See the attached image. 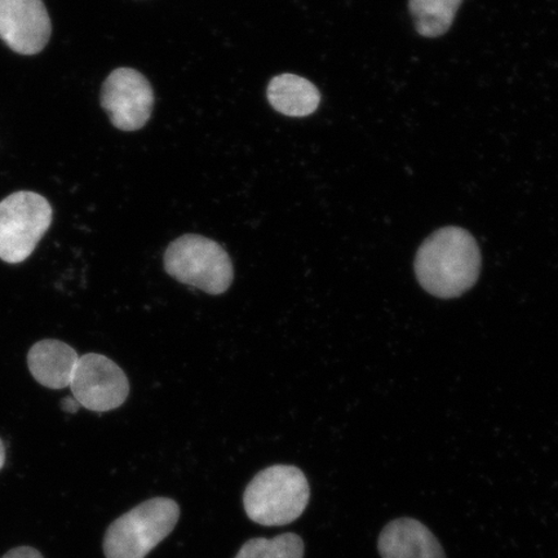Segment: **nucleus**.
Returning a JSON list of instances; mask_svg holds the SVG:
<instances>
[{
  "mask_svg": "<svg viewBox=\"0 0 558 558\" xmlns=\"http://www.w3.org/2000/svg\"><path fill=\"white\" fill-rule=\"evenodd\" d=\"M481 253L476 240L466 230L448 227L424 241L415 259L418 283L439 299L463 295L477 282Z\"/></svg>",
  "mask_w": 558,
  "mask_h": 558,
  "instance_id": "1",
  "label": "nucleus"
},
{
  "mask_svg": "<svg viewBox=\"0 0 558 558\" xmlns=\"http://www.w3.org/2000/svg\"><path fill=\"white\" fill-rule=\"evenodd\" d=\"M311 488L305 474L294 465H274L256 474L243 495L251 521L263 526H283L303 514Z\"/></svg>",
  "mask_w": 558,
  "mask_h": 558,
  "instance_id": "2",
  "label": "nucleus"
},
{
  "mask_svg": "<svg viewBox=\"0 0 558 558\" xmlns=\"http://www.w3.org/2000/svg\"><path fill=\"white\" fill-rule=\"evenodd\" d=\"M180 518L177 501H144L111 523L104 539L107 558H145L172 532Z\"/></svg>",
  "mask_w": 558,
  "mask_h": 558,
  "instance_id": "3",
  "label": "nucleus"
},
{
  "mask_svg": "<svg viewBox=\"0 0 558 558\" xmlns=\"http://www.w3.org/2000/svg\"><path fill=\"white\" fill-rule=\"evenodd\" d=\"M163 264L167 275L208 295L225 294L234 279L227 251L204 235L185 234L174 240L166 250Z\"/></svg>",
  "mask_w": 558,
  "mask_h": 558,
  "instance_id": "4",
  "label": "nucleus"
},
{
  "mask_svg": "<svg viewBox=\"0 0 558 558\" xmlns=\"http://www.w3.org/2000/svg\"><path fill=\"white\" fill-rule=\"evenodd\" d=\"M50 202L40 194L17 192L0 202V260L23 263L52 222Z\"/></svg>",
  "mask_w": 558,
  "mask_h": 558,
  "instance_id": "5",
  "label": "nucleus"
},
{
  "mask_svg": "<svg viewBox=\"0 0 558 558\" xmlns=\"http://www.w3.org/2000/svg\"><path fill=\"white\" fill-rule=\"evenodd\" d=\"M70 389L81 408L107 413L128 400L130 383L114 361L102 354L87 353L80 357Z\"/></svg>",
  "mask_w": 558,
  "mask_h": 558,
  "instance_id": "6",
  "label": "nucleus"
},
{
  "mask_svg": "<svg viewBox=\"0 0 558 558\" xmlns=\"http://www.w3.org/2000/svg\"><path fill=\"white\" fill-rule=\"evenodd\" d=\"M101 104L117 129L136 131L149 121L155 95L136 70L118 69L104 83Z\"/></svg>",
  "mask_w": 558,
  "mask_h": 558,
  "instance_id": "7",
  "label": "nucleus"
},
{
  "mask_svg": "<svg viewBox=\"0 0 558 558\" xmlns=\"http://www.w3.org/2000/svg\"><path fill=\"white\" fill-rule=\"evenodd\" d=\"M51 37V20L41 0H0V38L11 50L35 54Z\"/></svg>",
  "mask_w": 558,
  "mask_h": 558,
  "instance_id": "8",
  "label": "nucleus"
},
{
  "mask_svg": "<svg viewBox=\"0 0 558 558\" xmlns=\"http://www.w3.org/2000/svg\"><path fill=\"white\" fill-rule=\"evenodd\" d=\"M378 548L383 558H446L436 536L413 519L389 522L383 529Z\"/></svg>",
  "mask_w": 558,
  "mask_h": 558,
  "instance_id": "9",
  "label": "nucleus"
},
{
  "mask_svg": "<svg viewBox=\"0 0 558 558\" xmlns=\"http://www.w3.org/2000/svg\"><path fill=\"white\" fill-rule=\"evenodd\" d=\"M78 361V353L60 340L38 341L27 354V366L33 378L50 389L70 387Z\"/></svg>",
  "mask_w": 558,
  "mask_h": 558,
  "instance_id": "10",
  "label": "nucleus"
},
{
  "mask_svg": "<svg viewBox=\"0 0 558 558\" xmlns=\"http://www.w3.org/2000/svg\"><path fill=\"white\" fill-rule=\"evenodd\" d=\"M268 99L279 113L306 117L316 111L320 97L317 87L310 81L294 74H283L270 82Z\"/></svg>",
  "mask_w": 558,
  "mask_h": 558,
  "instance_id": "11",
  "label": "nucleus"
},
{
  "mask_svg": "<svg viewBox=\"0 0 558 558\" xmlns=\"http://www.w3.org/2000/svg\"><path fill=\"white\" fill-rule=\"evenodd\" d=\"M463 0H410L418 34L425 38H437L450 29Z\"/></svg>",
  "mask_w": 558,
  "mask_h": 558,
  "instance_id": "12",
  "label": "nucleus"
},
{
  "mask_svg": "<svg viewBox=\"0 0 558 558\" xmlns=\"http://www.w3.org/2000/svg\"><path fill=\"white\" fill-rule=\"evenodd\" d=\"M304 543L299 535L288 533L274 539L256 538L243 544L235 558H303Z\"/></svg>",
  "mask_w": 558,
  "mask_h": 558,
  "instance_id": "13",
  "label": "nucleus"
},
{
  "mask_svg": "<svg viewBox=\"0 0 558 558\" xmlns=\"http://www.w3.org/2000/svg\"><path fill=\"white\" fill-rule=\"evenodd\" d=\"M2 558H44L39 550L32 547H17L7 553Z\"/></svg>",
  "mask_w": 558,
  "mask_h": 558,
  "instance_id": "14",
  "label": "nucleus"
},
{
  "mask_svg": "<svg viewBox=\"0 0 558 558\" xmlns=\"http://www.w3.org/2000/svg\"><path fill=\"white\" fill-rule=\"evenodd\" d=\"M81 408V404L76 402L74 397H68L64 401H62V409L68 411V413H76L78 409Z\"/></svg>",
  "mask_w": 558,
  "mask_h": 558,
  "instance_id": "15",
  "label": "nucleus"
},
{
  "mask_svg": "<svg viewBox=\"0 0 558 558\" xmlns=\"http://www.w3.org/2000/svg\"><path fill=\"white\" fill-rule=\"evenodd\" d=\"M4 463H5V448L2 442V439H0V470L3 469Z\"/></svg>",
  "mask_w": 558,
  "mask_h": 558,
  "instance_id": "16",
  "label": "nucleus"
}]
</instances>
